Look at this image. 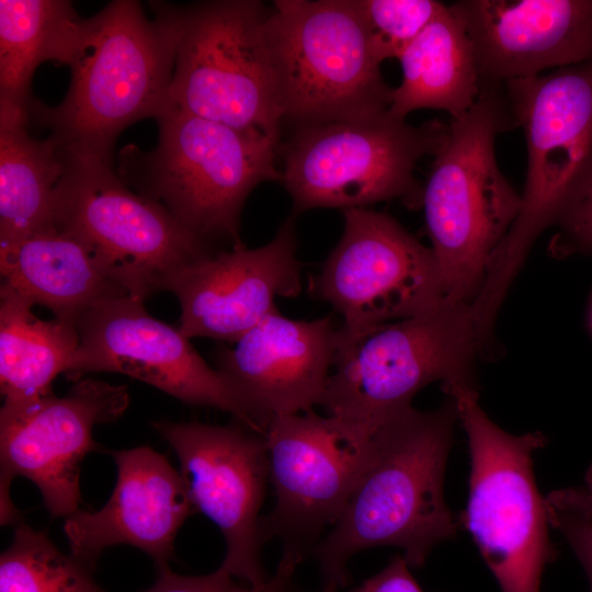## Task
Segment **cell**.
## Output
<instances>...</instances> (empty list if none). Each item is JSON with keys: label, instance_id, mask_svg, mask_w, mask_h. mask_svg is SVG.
<instances>
[{"label": "cell", "instance_id": "cell-1", "mask_svg": "<svg viewBox=\"0 0 592 592\" xmlns=\"http://www.w3.org/2000/svg\"><path fill=\"white\" fill-rule=\"evenodd\" d=\"M458 412L448 397L437 409L410 407L380 424L372 459L341 516L311 550L325 587L350 581L348 562L379 546L402 549L419 568L458 523L444 498V475Z\"/></svg>", "mask_w": 592, "mask_h": 592}, {"label": "cell", "instance_id": "cell-2", "mask_svg": "<svg viewBox=\"0 0 592 592\" xmlns=\"http://www.w3.org/2000/svg\"><path fill=\"white\" fill-rule=\"evenodd\" d=\"M503 84L524 133L527 167L519 215L471 304L486 340L532 246L592 185V58Z\"/></svg>", "mask_w": 592, "mask_h": 592}, {"label": "cell", "instance_id": "cell-3", "mask_svg": "<svg viewBox=\"0 0 592 592\" xmlns=\"http://www.w3.org/2000/svg\"><path fill=\"white\" fill-rule=\"evenodd\" d=\"M149 20L138 1L115 0L82 20L68 66L71 79L55 107L32 101L30 119L62 146L111 160L119 133L170 106L175 36L157 2Z\"/></svg>", "mask_w": 592, "mask_h": 592}, {"label": "cell", "instance_id": "cell-4", "mask_svg": "<svg viewBox=\"0 0 592 592\" xmlns=\"http://www.w3.org/2000/svg\"><path fill=\"white\" fill-rule=\"evenodd\" d=\"M517 127L503 83L480 82L475 104L449 119L423 185L431 249L446 297L473 304L490 261L513 226L519 194L496 159L498 135Z\"/></svg>", "mask_w": 592, "mask_h": 592}, {"label": "cell", "instance_id": "cell-5", "mask_svg": "<svg viewBox=\"0 0 592 592\" xmlns=\"http://www.w3.org/2000/svg\"><path fill=\"white\" fill-rule=\"evenodd\" d=\"M471 305L445 298L411 318L342 335L320 406L331 415L375 431L412 407L426 385L475 388L480 354Z\"/></svg>", "mask_w": 592, "mask_h": 592}, {"label": "cell", "instance_id": "cell-6", "mask_svg": "<svg viewBox=\"0 0 592 592\" xmlns=\"http://www.w3.org/2000/svg\"><path fill=\"white\" fill-rule=\"evenodd\" d=\"M157 122L153 150L123 152L125 182L201 238L240 242L239 218L248 195L261 182L281 181L278 144L173 106Z\"/></svg>", "mask_w": 592, "mask_h": 592}, {"label": "cell", "instance_id": "cell-7", "mask_svg": "<svg viewBox=\"0 0 592 592\" xmlns=\"http://www.w3.org/2000/svg\"><path fill=\"white\" fill-rule=\"evenodd\" d=\"M175 36L170 106L280 145L283 122L260 1L158 2Z\"/></svg>", "mask_w": 592, "mask_h": 592}, {"label": "cell", "instance_id": "cell-8", "mask_svg": "<svg viewBox=\"0 0 592 592\" xmlns=\"http://www.w3.org/2000/svg\"><path fill=\"white\" fill-rule=\"evenodd\" d=\"M283 121L294 128L374 116L391 88L358 0H277L266 20Z\"/></svg>", "mask_w": 592, "mask_h": 592}, {"label": "cell", "instance_id": "cell-9", "mask_svg": "<svg viewBox=\"0 0 592 592\" xmlns=\"http://www.w3.org/2000/svg\"><path fill=\"white\" fill-rule=\"evenodd\" d=\"M62 147L54 225L81 241L125 294L166 291L179 270L214 252L162 204L129 190L112 160Z\"/></svg>", "mask_w": 592, "mask_h": 592}, {"label": "cell", "instance_id": "cell-10", "mask_svg": "<svg viewBox=\"0 0 592 592\" xmlns=\"http://www.w3.org/2000/svg\"><path fill=\"white\" fill-rule=\"evenodd\" d=\"M448 124L410 125L388 110L369 117L294 128L282 148L281 182L293 216L314 208H363L399 200L421 207L423 185L414 169L434 156Z\"/></svg>", "mask_w": 592, "mask_h": 592}, {"label": "cell", "instance_id": "cell-11", "mask_svg": "<svg viewBox=\"0 0 592 592\" xmlns=\"http://www.w3.org/2000/svg\"><path fill=\"white\" fill-rule=\"evenodd\" d=\"M453 398L468 439L469 497L464 525L498 582L500 592H540L543 572L555 559L546 502L533 473L540 432L506 433L478 402L476 388L457 386Z\"/></svg>", "mask_w": 592, "mask_h": 592}, {"label": "cell", "instance_id": "cell-12", "mask_svg": "<svg viewBox=\"0 0 592 592\" xmlns=\"http://www.w3.org/2000/svg\"><path fill=\"white\" fill-rule=\"evenodd\" d=\"M343 216L342 237L310 283L342 317L340 334L414 317L447 298L433 250L395 218L367 207Z\"/></svg>", "mask_w": 592, "mask_h": 592}, {"label": "cell", "instance_id": "cell-13", "mask_svg": "<svg viewBox=\"0 0 592 592\" xmlns=\"http://www.w3.org/2000/svg\"><path fill=\"white\" fill-rule=\"evenodd\" d=\"M375 431L312 410L269 422L263 436L275 504L261 519L264 543L281 537L303 551L335 524L372 459Z\"/></svg>", "mask_w": 592, "mask_h": 592}, {"label": "cell", "instance_id": "cell-14", "mask_svg": "<svg viewBox=\"0 0 592 592\" xmlns=\"http://www.w3.org/2000/svg\"><path fill=\"white\" fill-rule=\"evenodd\" d=\"M128 402L125 386L87 378L64 397L52 394L26 408L0 411L1 524L22 521L9 494L19 476L36 485L53 517L77 512L81 463L99 448L93 428L118 419Z\"/></svg>", "mask_w": 592, "mask_h": 592}, {"label": "cell", "instance_id": "cell-15", "mask_svg": "<svg viewBox=\"0 0 592 592\" xmlns=\"http://www.w3.org/2000/svg\"><path fill=\"white\" fill-rule=\"evenodd\" d=\"M152 426L175 453L195 512L224 536L220 568L247 587L263 584L259 512L269 479L264 436L237 420L228 425L157 421Z\"/></svg>", "mask_w": 592, "mask_h": 592}, {"label": "cell", "instance_id": "cell-16", "mask_svg": "<svg viewBox=\"0 0 592 592\" xmlns=\"http://www.w3.org/2000/svg\"><path fill=\"white\" fill-rule=\"evenodd\" d=\"M76 326L79 344L66 373L72 379L91 372L124 374L186 403L226 411L260 433L221 374L205 363L179 328L151 317L144 299L107 297Z\"/></svg>", "mask_w": 592, "mask_h": 592}, {"label": "cell", "instance_id": "cell-17", "mask_svg": "<svg viewBox=\"0 0 592 592\" xmlns=\"http://www.w3.org/2000/svg\"><path fill=\"white\" fill-rule=\"evenodd\" d=\"M295 216L287 218L266 244L212 252L181 270L166 291L179 299V330L189 339L236 342L276 310V297H296L301 289Z\"/></svg>", "mask_w": 592, "mask_h": 592}, {"label": "cell", "instance_id": "cell-18", "mask_svg": "<svg viewBox=\"0 0 592 592\" xmlns=\"http://www.w3.org/2000/svg\"><path fill=\"white\" fill-rule=\"evenodd\" d=\"M338 329L330 315L294 320L276 309L218 354L217 371L262 435L272 419L320 406Z\"/></svg>", "mask_w": 592, "mask_h": 592}, {"label": "cell", "instance_id": "cell-19", "mask_svg": "<svg viewBox=\"0 0 592 592\" xmlns=\"http://www.w3.org/2000/svg\"><path fill=\"white\" fill-rule=\"evenodd\" d=\"M480 82L505 83L592 58V0H459Z\"/></svg>", "mask_w": 592, "mask_h": 592}, {"label": "cell", "instance_id": "cell-20", "mask_svg": "<svg viewBox=\"0 0 592 592\" xmlns=\"http://www.w3.org/2000/svg\"><path fill=\"white\" fill-rule=\"evenodd\" d=\"M111 455L117 478L106 504L65 520L70 555L92 570L106 547L125 544L149 555L157 569L168 567L178 531L195 512L180 471L149 446Z\"/></svg>", "mask_w": 592, "mask_h": 592}, {"label": "cell", "instance_id": "cell-21", "mask_svg": "<svg viewBox=\"0 0 592 592\" xmlns=\"http://www.w3.org/2000/svg\"><path fill=\"white\" fill-rule=\"evenodd\" d=\"M1 286L76 325L99 301L125 294L91 251L55 225L0 249Z\"/></svg>", "mask_w": 592, "mask_h": 592}, {"label": "cell", "instance_id": "cell-22", "mask_svg": "<svg viewBox=\"0 0 592 592\" xmlns=\"http://www.w3.org/2000/svg\"><path fill=\"white\" fill-rule=\"evenodd\" d=\"M402 78L391 90L388 112L400 119L417 110L463 116L476 102L480 77L468 34L449 5L411 42L398 58Z\"/></svg>", "mask_w": 592, "mask_h": 592}, {"label": "cell", "instance_id": "cell-23", "mask_svg": "<svg viewBox=\"0 0 592 592\" xmlns=\"http://www.w3.org/2000/svg\"><path fill=\"white\" fill-rule=\"evenodd\" d=\"M27 111L0 103V249L54 226V192L65 169L61 141L35 139Z\"/></svg>", "mask_w": 592, "mask_h": 592}, {"label": "cell", "instance_id": "cell-24", "mask_svg": "<svg viewBox=\"0 0 592 592\" xmlns=\"http://www.w3.org/2000/svg\"><path fill=\"white\" fill-rule=\"evenodd\" d=\"M0 411L26 408L52 395V383L66 374L79 344L77 326L43 320L34 306L0 287Z\"/></svg>", "mask_w": 592, "mask_h": 592}, {"label": "cell", "instance_id": "cell-25", "mask_svg": "<svg viewBox=\"0 0 592 592\" xmlns=\"http://www.w3.org/2000/svg\"><path fill=\"white\" fill-rule=\"evenodd\" d=\"M82 20L66 0H0V103L29 112L44 61L68 65Z\"/></svg>", "mask_w": 592, "mask_h": 592}, {"label": "cell", "instance_id": "cell-26", "mask_svg": "<svg viewBox=\"0 0 592 592\" xmlns=\"http://www.w3.org/2000/svg\"><path fill=\"white\" fill-rule=\"evenodd\" d=\"M91 571L45 532L20 521L0 557V592H104Z\"/></svg>", "mask_w": 592, "mask_h": 592}, {"label": "cell", "instance_id": "cell-27", "mask_svg": "<svg viewBox=\"0 0 592 592\" xmlns=\"http://www.w3.org/2000/svg\"><path fill=\"white\" fill-rule=\"evenodd\" d=\"M375 59L399 58L442 11L434 0H358Z\"/></svg>", "mask_w": 592, "mask_h": 592}, {"label": "cell", "instance_id": "cell-28", "mask_svg": "<svg viewBox=\"0 0 592 592\" xmlns=\"http://www.w3.org/2000/svg\"><path fill=\"white\" fill-rule=\"evenodd\" d=\"M550 525L566 538L592 592V494L583 488L551 492L545 499Z\"/></svg>", "mask_w": 592, "mask_h": 592}, {"label": "cell", "instance_id": "cell-29", "mask_svg": "<svg viewBox=\"0 0 592 592\" xmlns=\"http://www.w3.org/2000/svg\"><path fill=\"white\" fill-rule=\"evenodd\" d=\"M548 244L554 258L592 252V185L556 224Z\"/></svg>", "mask_w": 592, "mask_h": 592}, {"label": "cell", "instance_id": "cell-30", "mask_svg": "<svg viewBox=\"0 0 592 592\" xmlns=\"http://www.w3.org/2000/svg\"><path fill=\"white\" fill-rule=\"evenodd\" d=\"M235 579L220 567L205 576L189 577L172 572L168 566L157 569L156 582L143 592H247L249 587Z\"/></svg>", "mask_w": 592, "mask_h": 592}, {"label": "cell", "instance_id": "cell-31", "mask_svg": "<svg viewBox=\"0 0 592 592\" xmlns=\"http://www.w3.org/2000/svg\"><path fill=\"white\" fill-rule=\"evenodd\" d=\"M351 592H423L410 571L403 556H395L373 577L364 580Z\"/></svg>", "mask_w": 592, "mask_h": 592}, {"label": "cell", "instance_id": "cell-32", "mask_svg": "<svg viewBox=\"0 0 592 592\" xmlns=\"http://www.w3.org/2000/svg\"><path fill=\"white\" fill-rule=\"evenodd\" d=\"M303 558V551L293 547H285L274 574L259 585L248 588L247 592H287L292 578Z\"/></svg>", "mask_w": 592, "mask_h": 592}, {"label": "cell", "instance_id": "cell-33", "mask_svg": "<svg viewBox=\"0 0 592 592\" xmlns=\"http://www.w3.org/2000/svg\"><path fill=\"white\" fill-rule=\"evenodd\" d=\"M584 488L592 494V465L588 468V471L585 474Z\"/></svg>", "mask_w": 592, "mask_h": 592}, {"label": "cell", "instance_id": "cell-34", "mask_svg": "<svg viewBox=\"0 0 592 592\" xmlns=\"http://www.w3.org/2000/svg\"><path fill=\"white\" fill-rule=\"evenodd\" d=\"M321 592H338V589L333 587H325Z\"/></svg>", "mask_w": 592, "mask_h": 592}]
</instances>
